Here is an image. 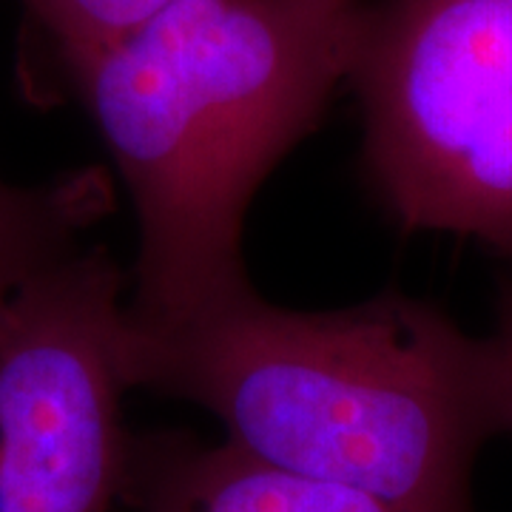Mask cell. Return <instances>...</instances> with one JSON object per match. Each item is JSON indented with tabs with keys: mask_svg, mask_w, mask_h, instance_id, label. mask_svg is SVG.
<instances>
[{
	"mask_svg": "<svg viewBox=\"0 0 512 512\" xmlns=\"http://www.w3.org/2000/svg\"><path fill=\"white\" fill-rule=\"evenodd\" d=\"M362 20V0H174L57 63L134 202L137 328H180L254 291L248 205L350 80Z\"/></svg>",
	"mask_w": 512,
	"mask_h": 512,
	"instance_id": "6da1fadb",
	"label": "cell"
},
{
	"mask_svg": "<svg viewBox=\"0 0 512 512\" xmlns=\"http://www.w3.org/2000/svg\"><path fill=\"white\" fill-rule=\"evenodd\" d=\"M128 367L239 450L402 512H470L473 458L504 430L490 336L393 291L339 311L251 291L180 328L131 322Z\"/></svg>",
	"mask_w": 512,
	"mask_h": 512,
	"instance_id": "7a4b0ae2",
	"label": "cell"
},
{
	"mask_svg": "<svg viewBox=\"0 0 512 512\" xmlns=\"http://www.w3.org/2000/svg\"><path fill=\"white\" fill-rule=\"evenodd\" d=\"M348 83L387 214L512 262V0L365 3Z\"/></svg>",
	"mask_w": 512,
	"mask_h": 512,
	"instance_id": "3957f363",
	"label": "cell"
},
{
	"mask_svg": "<svg viewBox=\"0 0 512 512\" xmlns=\"http://www.w3.org/2000/svg\"><path fill=\"white\" fill-rule=\"evenodd\" d=\"M126 274L74 248L0 299V512H111L126 498Z\"/></svg>",
	"mask_w": 512,
	"mask_h": 512,
	"instance_id": "277c9868",
	"label": "cell"
},
{
	"mask_svg": "<svg viewBox=\"0 0 512 512\" xmlns=\"http://www.w3.org/2000/svg\"><path fill=\"white\" fill-rule=\"evenodd\" d=\"M123 501L137 512H402L362 490L276 467L231 441L205 444L185 433L131 441Z\"/></svg>",
	"mask_w": 512,
	"mask_h": 512,
	"instance_id": "5b68a950",
	"label": "cell"
},
{
	"mask_svg": "<svg viewBox=\"0 0 512 512\" xmlns=\"http://www.w3.org/2000/svg\"><path fill=\"white\" fill-rule=\"evenodd\" d=\"M109 208L100 171L40 185L0 180V299L37 268L80 248V237Z\"/></svg>",
	"mask_w": 512,
	"mask_h": 512,
	"instance_id": "8992f818",
	"label": "cell"
},
{
	"mask_svg": "<svg viewBox=\"0 0 512 512\" xmlns=\"http://www.w3.org/2000/svg\"><path fill=\"white\" fill-rule=\"evenodd\" d=\"M57 63L86 55L154 18L174 0H20Z\"/></svg>",
	"mask_w": 512,
	"mask_h": 512,
	"instance_id": "52a82bcc",
	"label": "cell"
},
{
	"mask_svg": "<svg viewBox=\"0 0 512 512\" xmlns=\"http://www.w3.org/2000/svg\"><path fill=\"white\" fill-rule=\"evenodd\" d=\"M498 367V404H501V427L512 430V285L498 296L495 330L490 333Z\"/></svg>",
	"mask_w": 512,
	"mask_h": 512,
	"instance_id": "ba28073f",
	"label": "cell"
}]
</instances>
